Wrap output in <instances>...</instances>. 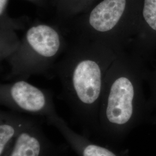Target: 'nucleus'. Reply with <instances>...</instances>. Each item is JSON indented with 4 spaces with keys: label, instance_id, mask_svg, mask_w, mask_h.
Masks as SVG:
<instances>
[{
    "label": "nucleus",
    "instance_id": "nucleus-7",
    "mask_svg": "<svg viewBox=\"0 0 156 156\" xmlns=\"http://www.w3.org/2000/svg\"><path fill=\"white\" fill-rule=\"evenodd\" d=\"M31 116L12 111H0V156H8Z\"/></svg>",
    "mask_w": 156,
    "mask_h": 156
},
{
    "label": "nucleus",
    "instance_id": "nucleus-4",
    "mask_svg": "<svg viewBox=\"0 0 156 156\" xmlns=\"http://www.w3.org/2000/svg\"><path fill=\"white\" fill-rule=\"evenodd\" d=\"M0 104L12 111L44 120L57 113L50 91L17 80L0 86Z\"/></svg>",
    "mask_w": 156,
    "mask_h": 156
},
{
    "label": "nucleus",
    "instance_id": "nucleus-5",
    "mask_svg": "<svg viewBox=\"0 0 156 156\" xmlns=\"http://www.w3.org/2000/svg\"><path fill=\"white\" fill-rule=\"evenodd\" d=\"M64 151L45 134L42 121L32 117L19 135L8 156H64Z\"/></svg>",
    "mask_w": 156,
    "mask_h": 156
},
{
    "label": "nucleus",
    "instance_id": "nucleus-8",
    "mask_svg": "<svg viewBox=\"0 0 156 156\" xmlns=\"http://www.w3.org/2000/svg\"><path fill=\"white\" fill-rule=\"evenodd\" d=\"M95 0H57L56 12L62 20H71L87 12L93 6Z\"/></svg>",
    "mask_w": 156,
    "mask_h": 156
},
{
    "label": "nucleus",
    "instance_id": "nucleus-2",
    "mask_svg": "<svg viewBox=\"0 0 156 156\" xmlns=\"http://www.w3.org/2000/svg\"><path fill=\"white\" fill-rule=\"evenodd\" d=\"M138 58L124 49L109 68L101 100L97 133L117 136L133 122L142 73Z\"/></svg>",
    "mask_w": 156,
    "mask_h": 156
},
{
    "label": "nucleus",
    "instance_id": "nucleus-1",
    "mask_svg": "<svg viewBox=\"0 0 156 156\" xmlns=\"http://www.w3.org/2000/svg\"><path fill=\"white\" fill-rule=\"evenodd\" d=\"M120 51L105 43L76 37L53 69L73 120L89 138L97 133L106 73Z\"/></svg>",
    "mask_w": 156,
    "mask_h": 156
},
{
    "label": "nucleus",
    "instance_id": "nucleus-3",
    "mask_svg": "<svg viewBox=\"0 0 156 156\" xmlns=\"http://www.w3.org/2000/svg\"><path fill=\"white\" fill-rule=\"evenodd\" d=\"M67 46L58 27L42 23L34 24L6 57L9 70L5 79L26 80L34 75H47L53 71Z\"/></svg>",
    "mask_w": 156,
    "mask_h": 156
},
{
    "label": "nucleus",
    "instance_id": "nucleus-10",
    "mask_svg": "<svg viewBox=\"0 0 156 156\" xmlns=\"http://www.w3.org/2000/svg\"><path fill=\"white\" fill-rule=\"evenodd\" d=\"M52 1H53V2L54 5L56 6V3H57V0H52Z\"/></svg>",
    "mask_w": 156,
    "mask_h": 156
},
{
    "label": "nucleus",
    "instance_id": "nucleus-6",
    "mask_svg": "<svg viewBox=\"0 0 156 156\" xmlns=\"http://www.w3.org/2000/svg\"><path fill=\"white\" fill-rule=\"evenodd\" d=\"M45 122L59 131L79 156H118L114 151L91 141L83 134L75 132L57 113L47 117Z\"/></svg>",
    "mask_w": 156,
    "mask_h": 156
},
{
    "label": "nucleus",
    "instance_id": "nucleus-9",
    "mask_svg": "<svg viewBox=\"0 0 156 156\" xmlns=\"http://www.w3.org/2000/svg\"><path fill=\"white\" fill-rule=\"evenodd\" d=\"M27 1H31V2H35V3L40 4L41 2H43L44 0H27Z\"/></svg>",
    "mask_w": 156,
    "mask_h": 156
}]
</instances>
